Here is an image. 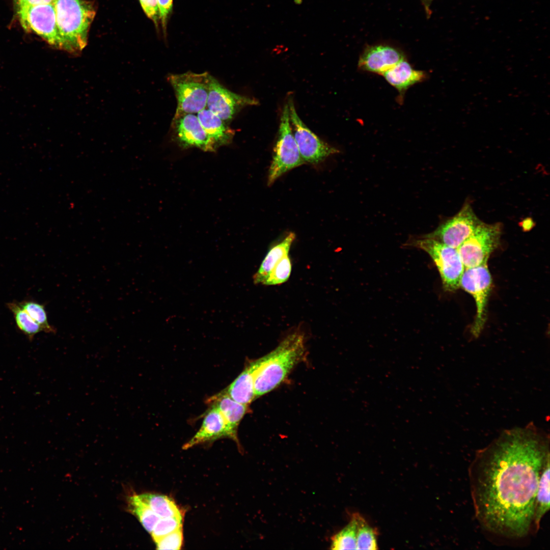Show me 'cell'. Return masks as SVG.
Here are the masks:
<instances>
[{
  "instance_id": "2e32d148",
  "label": "cell",
  "mask_w": 550,
  "mask_h": 550,
  "mask_svg": "<svg viewBox=\"0 0 550 550\" xmlns=\"http://www.w3.org/2000/svg\"><path fill=\"white\" fill-rule=\"evenodd\" d=\"M262 358L250 363L243 371L224 391L236 402L248 405L256 398L254 381Z\"/></svg>"
},
{
  "instance_id": "d6a6232c",
  "label": "cell",
  "mask_w": 550,
  "mask_h": 550,
  "mask_svg": "<svg viewBox=\"0 0 550 550\" xmlns=\"http://www.w3.org/2000/svg\"><path fill=\"white\" fill-rule=\"evenodd\" d=\"M56 0H14L16 7L54 5Z\"/></svg>"
},
{
  "instance_id": "6da1fadb",
  "label": "cell",
  "mask_w": 550,
  "mask_h": 550,
  "mask_svg": "<svg viewBox=\"0 0 550 550\" xmlns=\"http://www.w3.org/2000/svg\"><path fill=\"white\" fill-rule=\"evenodd\" d=\"M549 456V435L533 423L504 430L476 452L469 476L475 515L483 529L509 539L528 535Z\"/></svg>"
},
{
  "instance_id": "44dd1931",
  "label": "cell",
  "mask_w": 550,
  "mask_h": 550,
  "mask_svg": "<svg viewBox=\"0 0 550 550\" xmlns=\"http://www.w3.org/2000/svg\"><path fill=\"white\" fill-rule=\"evenodd\" d=\"M549 509V456L542 468L535 500L533 527L537 532L544 515Z\"/></svg>"
},
{
  "instance_id": "3957f363",
  "label": "cell",
  "mask_w": 550,
  "mask_h": 550,
  "mask_svg": "<svg viewBox=\"0 0 550 550\" xmlns=\"http://www.w3.org/2000/svg\"><path fill=\"white\" fill-rule=\"evenodd\" d=\"M53 5L62 49L80 52L87 45L96 14L94 5L86 0H56Z\"/></svg>"
},
{
  "instance_id": "4dcf8cb0",
  "label": "cell",
  "mask_w": 550,
  "mask_h": 550,
  "mask_svg": "<svg viewBox=\"0 0 550 550\" xmlns=\"http://www.w3.org/2000/svg\"><path fill=\"white\" fill-rule=\"evenodd\" d=\"M146 15L157 24L159 19L157 0H139Z\"/></svg>"
},
{
  "instance_id": "7c38bea8",
  "label": "cell",
  "mask_w": 550,
  "mask_h": 550,
  "mask_svg": "<svg viewBox=\"0 0 550 550\" xmlns=\"http://www.w3.org/2000/svg\"><path fill=\"white\" fill-rule=\"evenodd\" d=\"M258 103L254 98L231 91L211 75L206 107L228 124L242 108Z\"/></svg>"
},
{
  "instance_id": "9c48e42d",
  "label": "cell",
  "mask_w": 550,
  "mask_h": 550,
  "mask_svg": "<svg viewBox=\"0 0 550 550\" xmlns=\"http://www.w3.org/2000/svg\"><path fill=\"white\" fill-rule=\"evenodd\" d=\"M23 28L40 36L49 45L62 49V42L57 26L53 5L16 7Z\"/></svg>"
},
{
  "instance_id": "603a6c76",
  "label": "cell",
  "mask_w": 550,
  "mask_h": 550,
  "mask_svg": "<svg viewBox=\"0 0 550 550\" xmlns=\"http://www.w3.org/2000/svg\"><path fill=\"white\" fill-rule=\"evenodd\" d=\"M127 509L138 518L145 529L150 534L160 517L144 502L138 494L127 498Z\"/></svg>"
},
{
  "instance_id": "52a82bcc",
  "label": "cell",
  "mask_w": 550,
  "mask_h": 550,
  "mask_svg": "<svg viewBox=\"0 0 550 550\" xmlns=\"http://www.w3.org/2000/svg\"><path fill=\"white\" fill-rule=\"evenodd\" d=\"M501 232V224L482 222L457 248L465 268L487 263L490 255L500 243Z\"/></svg>"
},
{
  "instance_id": "4fadbf2b",
  "label": "cell",
  "mask_w": 550,
  "mask_h": 550,
  "mask_svg": "<svg viewBox=\"0 0 550 550\" xmlns=\"http://www.w3.org/2000/svg\"><path fill=\"white\" fill-rule=\"evenodd\" d=\"M175 139L184 148L195 147L205 151L216 149L201 125L197 114L175 113L171 122Z\"/></svg>"
},
{
  "instance_id": "484cf974",
  "label": "cell",
  "mask_w": 550,
  "mask_h": 550,
  "mask_svg": "<svg viewBox=\"0 0 550 550\" xmlns=\"http://www.w3.org/2000/svg\"><path fill=\"white\" fill-rule=\"evenodd\" d=\"M355 516L357 521L356 549H378L375 530L359 514H355Z\"/></svg>"
},
{
  "instance_id": "e0dca14e",
  "label": "cell",
  "mask_w": 550,
  "mask_h": 550,
  "mask_svg": "<svg viewBox=\"0 0 550 550\" xmlns=\"http://www.w3.org/2000/svg\"><path fill=\"white\" fill-rule=\"evenodd\" d=\"M382 75L388 83L398 90L400 99H402L405 92L410 87L423 81L427 77L424 71L414 69L405 59Z\"/></svg>"
},
{
  "instance_id": "277c9868",
  "label": "cell",
  "mask_w": 550,
  "mask_h": 550,
  "mask_svg": "<svg viewBox=\"0 0 550 550\" xmlns=\"http://www.w3.org/2000/svg\"><path fill=\"white\" fill-rule=\"evenodd\" d=\"M405 245L420 249L428 254L439 271L446 291H453L460 287L465 267L457 249L422 236L411 238Z\"/></svg>"
},
{
  "instance_id": "ffe728a7",
  "label": "cell",
  "mask_w": 550,
  "mask_h": 550,
  "mask_svg": "<svg viewBox=\"0 0 550 550\" xmlns=\"http://www.w3.org/2000/svg\"><path fill=\"white\" fill-rule=\"evenodd\" d=\"M295 238L294 233H290L282 241L269 249L258 270L253 276L254 284H262L274 265L283 257L288 255Z\"/></svg>"
},
{
  "instance_id": "cb8c5ba5",
  "label": "cell",
  "mask_w": 550,
  "mask_h": 550,
  "mask_svg": "<svg viewBox=\"0 0 550 550\" xmlns=\"http://www.w3.org/2000/svg\"><path fill=\"white\" fill-rule=\"evenodd\" d=\"M7 307L13 314L18 328L30 340H32L37 334L43 331L42 327L20 307L18 302H8Z\"/></svg>"
},
{
  "instance_id": "8fae6325",
  "label": "cell",
  "mask_w": 550,
  "mask_h": 550,
  "mask_svg": "<svg viewBox=\"0 0 550 550\" xmlns=\"http://www.w3.org/2000/svg\"><path fill=\"white\" fill-rule=\"evenodd\" d=\"M481 222L470 203L466 202L455 215L441 224L432 232L422 236L457 249Z\"/></svg>"
},
{
  "instance_id": "83f0119b",
  "label": "cell",
  "mask_w": 550,
  "mask_h": 550,
  "mask_svg": "<svg viewBox=\"0 0 550 550\" xmlns=\"http://www.w3.org/2000/svg\"><path fill=\"white\" fill-rule=\"evenodd\" d=\"M292 264L288 255L280 260L269 272L262 285H277L286 282L291 274Z\"/></svg>"
},
{
  "instance_id": "1f68e13d",
  "label": "cell",
  "mask_w": 550,
  "mask_h": 550,
  "mask_svg": "<svg viewBox=\"0 0 550 550\" xmlns=\"http://www.w3.org/2000/svg\"><path fill=\"white\" fill-rule=\"evenodd\" d=\"M159 19L161 20L164 29L166 28L167 20L173 5V0H157Z\"/></svg>"
},
{
  "instance_id": "d6986e66",
  "label": "cell",
  "mask_w": 550,
  "mask_h": 550,
  "mask_svg": "<svg viewBox=\"0 0 550 550\" xmlns=\"http://www.w3.org/2000/svg\"><path fill=\"white\" fill-rule=\"evenodd\" d=\"M208 403L217 408L228 427L237 434L238 425L248 411V405L236 402L225 391L211 397Z\"/></svg>"
},
{
  "instance_id": "9a60e30c",
  "label": "cell",
  "mask_w": 550,
  "mask_h": 550,
  "mask_svg": "<svg viewBox=\"0 0 550 550\" xmlns=\"http://www.w3.org/2000/svg\"><path fill=\"white\" fill-rule=\"evenodd\" d=\"M404 59L398 49L387 45L367 46L359 60V67L364 71L383 74Z\"/></svg>"
},
{
  "instance_id": "4316f807",
  "label": "cell",
  "mask_w": 550,
  "mask_h": 550,
  "mask_svg": "<svg viewBox=\"0 0 550 550\" xmlns=\"http://www.w3.org/2000/svg\"><path fill=\"white\" fill-rule=\"evenodd\" d=\"M18 304L42 327L43 332L48 333H56V329L48 323L44 305L30 300H24Z\"/></svg>"
},
{
  "instance_id": "7a4b0ae2",
  "label": "cell",
  "mask_w": 550,
  "mask_h": 550,
  "mask_svg": "<svg viewBox=\"0 0 550 550\" xmlns=\"http://www.w3.org/2000/svg\"><path fill=\"white\" fill-rule=\"evenodd\" d=\"M305 350L304 334L295 332L285 338L272 351L261 357V363L255 376V397L278 387L303 358Z\"/></svg>"
},
{
  "instance_id": "f546056e",
  "label": "cell",
  "mask_w": 550,
  "mask_h": 550,
  "mask_svg": "<svg viewBox=\"0 0 550 550\" xmlns=\"http://www.w3.org/2000/svg\"><path fill=\"white\" fill-rule=\"evenodd\" d=\"M158 549H179L183 543L182 526L155 542Z\"/></svg>"
},
{
  "instance_id": "8992f818",
  "label": "cell",
  "mask_w": 550,
  "mask_h": 550,
  "mask_svg": "<svg viewBox=\"0 0 550 550\" xmlns=\"http://www.w3.org/2000/svg\"><path fill=\"white\" fill-rule=\"evenodd\" d=\"M304 163L291 130L287 102L284 105L280 118L272 160L269 169L268 185H270L283 174Z\"/></svg>"
},
{
  "instance_id": "d4e9b609",
  "label": "cell",
  "mask_w": 550,
  "mask_h": 550,
  "mask_svg": "<svg viewBox=\"0 0 550 550\" xmlns=\"http://www.w3.org/2000/svg\"><path fill=\"white\" fill-rule=\"evenodd\" d=\"M357 521L353 515L351 521L332 539V549H356Z\"/></svg>"
},
{
  "instance_id": "ba28073f",
  "label": "cell",
  "mask_w": 550,
  "mask_h": 550,
  "mask_svg": "<svg viewBox=\"0 0 550 550\" xmlns=\"http://www.w3.org/2000/svg\"><path fill=\"white\" fill-rule=\"evenodd\" d=\"M491 283L487 263L465 268L460 279V287L472 295L476 303V315L471 331L475 338L480 336L484 326Z\"/></svg>"
},
{
  "instance_id": "ac0fdd59",
  "label": "cell",
  "mask_w": 550,
  "mask_h": 550,
  "mask_svg": "<svg viewBox=\"0 0 550 550\" xmlns=\"http://www.w3.org/2000/svg\"><path fill=\"white\" fill-rule=\"evenodd\" d=\"M203 129L217 147L230 143L235 131L206 107L197 114Z\"/></svg>"
},
{
  "instance_id": "5b68a950",
  "label": "cell",
  "mask_w": 550,
  "mask_h": 550,
  "mask_svg": "<svg viewBox=\"0 0 550 550\" xmlns=\"http://www.w3.org/2000/svg\"><path fill=\"white\" fill-rule=\"evenodd\" d=\"M211 75L191 71L169 75L177 99L175 113L197 114L206 107Z\"/></svg>"
},
{
  "instance_id": "30bf717a",
  "label": "cell",
  "mask_w": 550,
  "mask_h": 550,
  "mask_svg": "<svg viewBox=\"0 0 550 550\" xmlns=\"http://www.w3.org/2000/svg\"><path fill=\"white\" fill-rule=\"evenodd\" d=\"M291 130L304 162L317 164L339 150L322 141L302 121L298 115L293 100L287 101Z\"/></svg>"
},
{
  "instance_id": "5bb4252c",
  "label": "cell",
  "mask_w": 550,
  "mask_h": 550,
  "mask_svg": "<svg viewBox=\"0 0 550 550\" xmlns=\"http://www.w3.org/2000/svg\"><path fill=\"white\" fill-rule=\"evenodd\" d=\"M228 437L238 443L237 434L228 427L217 408L213 405L204 416L201 426L196 434L183 446L187 449L195 445Z\"/></svg>"
},
{
  "instance_id": "f1b7e54d",
  "label": "cell",
  "mask_w": 550,
  "mask_h": 550,
  "mask_svg": "<svg viewBox=\"0 0 550 550\" xmlns=\"http://www.w3.org/2000/svg\"><path fill=\"white\" fill-rule=\"evenodd\" d=\"M183 514L160 518L151 534L154 542L183 526Z\"/></svg>"
},
{
  "instance_id": "7402d4cb",
  "label": "cell",
  "mask_w": 550,
  "mask_h": 550,
  "mask_svg": "<svg viewBox=\"0 0 550 550\" xmlns=\"http://www.w3.org/2000/svg\"><path fill=\"white\" fill-rule=\"evenodd\" d=\"M138 495L160 518L183 514V512L175 502L166 496L152 493H144Z\"/></svg>"
}]
</instances>
